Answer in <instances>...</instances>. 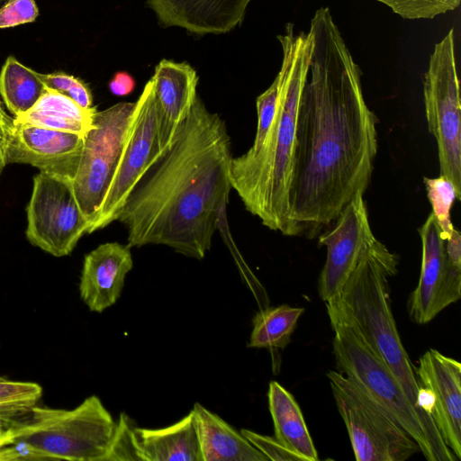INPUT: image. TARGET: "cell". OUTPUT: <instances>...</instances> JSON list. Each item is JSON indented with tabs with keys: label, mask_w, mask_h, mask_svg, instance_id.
Listing matches in <instances>:
<instances>
[{
	"label": "cell",
	"mask_w": 461,
	"mask_h": 461,
	"mask_svg": "<svg viewBox=\"0 0 461 461\" xmlns=\"http://www.w3.org/2000/svg\"><path fill=\"white\" fill-rule=\"evenodd\" d=\"M309 32L313 48L300 99L289 201L291 236L315 239L368 188L378 120L328 7L316 10Z\"/></svg>",
	"instance_id": "obj_1"
},
{
	"label": "cell",
	"mask_w": 461,
	"mask_h": 461,
	"mask_svg": "<svg viewBox=\"0 0 461 461\" xmlns=\"http://www.w3.org/2000/svg\"><path fill=\"white\" fill-rule=\"evenodd\" d=\"M231 158L225 122L197 95L117 217L127 229V245H165L203 259L227 209Z\"/></svg>",
	"instance_id": "obj_2"
},
{
	"label": "cell",
	"mask_w": 461,
	"mask_h": 461,
	"mask_svg": "<svg viewBox=\"0 0 461 461\" xmlns=\"http://www.w3.org/2000/svg\"><path fill=\"white\" fill-rule=\"evenodd\" d=\"M283 50L276 114L262 147L231 158L230 180L246 210L271 230L291 236L290 191L294 172L297 117L313 48L309 32L295 34L285 24L277 35Z\"/></svg>",
	"instance_id": "obj_3"
},
{
	"label": "cell",
	"mask_w": 461,
	"mask_h": 461,
	"mask_svg": "<svg viewBox=\"0 0 461 461\" xmlns=\"http://www.w3.org/2000/svg\"><path fill=\"white\" fill-rule=\"evenodd\" d=\"M337 371L364 390L417 442L428 461H458L435 424L412 406L402 384L361 332L339 295L325 303Z\"/></svg>",
	"instance_id": "obj_4"
},
{
	"label": "cell",
	"mask_w": 461,
	"mask_h": 461,
	"mask_svg": "<svg viewBox=\"0 0 461 461\" xmlns=\"http://www.w3.org/2000/svg\"><path fill=\"white\" fill-rule=\"evenodd\" d=\"M398 263V256L376 240L350 274L339 297L398 379L412 406L435 424L432 417L419 407L420 386L392 312L389 278L397 274Z\"/></svg>",
	"instance_id": "obj_5"
},
{
	"label": "cell",
	"mask_w": 461,
	"mask_h": 461,
	"mask_svg": "<svg viewBox=\"0 0 461 461\" xmlns=\"http://www.w3.org/2000/svg\"><path fill=\"white\" fill-rule=\"evenodd\" d=\"M115 428L101 400L91 395L72 410L35 405L0 442L24 441L48 460L105 461Z\"/></svg>",
	"instance_id": "obj_6"
},
{
	"label": "cell",
	"mask_w": 461,
	"mask_h": 461,
	"mask_svg": "<svg viewBox=\"0 0 461 461\" xmlns=\"http://www.w3.org/2000/svg\"><path fill=\"white\" fill-rule=\"evenodd\" d=\"M137 103L121 102L95 111L84 134L77 173L72 180L77 204L89 230L101 210L128 139Z\"/></svg>",
	"instance_id": "obj_7"
},
{
	"label": "cell",
	"mask_w": 461,
	"mask_h": 461,
	"mask_svg": "<svg viewBox=\"0 0 461 461\" xmlns=\"http://www.w3.org/2000/svg\"><path fill=\"white\" fill-rule=\"evenodd\" d=\"M357 461H405L417 442L364 390L337 370L326 374Z\"/></svg>",
	"instance_id": "obj_8"
},
{
	"label": "cell",
	"mask_w": 461,
	"mask_h": 461,
	"mask_svg": "<svg viewBox=\"0 0 461 461\" xmlns=\"http://www.w3.org/2000/svg\"><path fill=\"white\" fill-rule=\"evenodd\" d=\"M423 96L428 129L437 141L440 175L453 183L461 196V103L453 29L430 54Z\"/></svg>",
	"instance_id": "obj_9"
},
{
	"label": "cell",
	"mask_w": 461,
	"mask_h": 461,
	"mask_svg": "<svg viewBox=\"0 0 461 461\" xmlns=\"http://www.w3.org/2000/svg\"><path fill=\"white\" fill-rule=\"evenodd\" d=\"M26 238L33 246L54 257L69 255L89 222L76 200L72 181L40 171L33 177L26 207Z\"/></svg>",
	"instance_id": "obj_10"
},
{
	"label": "cell",
	"mask_w": 461,
	"mask_h": 461,
	"mask_svg": "<svg viewBox=\"0 0 461 461\" xmlns=\"http://www.w3.org/2000/svg\"><path fill=\"white\" fill-rule=\"evenodd\" d=\"M136 103V113L122 154L89 233L117 220L129 194L161 152L158 137V104L151 79L145 84Z\"/></svg>",
	"instance_id": "obj_11"
},
{
	"label": "cell",
	"mask_w": 461,
	"mask_h": 461,
	"mask_svg": "<svg viewBox=\"0 0 461 461\" xmlns=\"http://www.w3.org/2000/svg\"><path fill=\"white\" fill-rule=\"evenodd\" d=\"M363 194L357 193L334 222L318 237L327 258L318 279V293L326 303L337 297L352 271L377 240L371 229Z\"/></svg>",
	"instance_id": "obj_12"
},
{
	"label": "cell",
	"mask_w": 461,
	"mask_h": 461,
	"mask_svg": "<svg viewBox=\"0 0 461 461\" xmlns=\"http://www.w3.org/2000/svg\"><path fill=\"white\" fill-rule=\"evenodd\" d=\"M418 231L422 246L421 268L407 307L411 320L423 325L460 299L461 266L449 259L446 239L432 212Z\"/></svg>",
	"instance_id": "obj_13"
},
{
	"label": "cell",
	"mask_w": 461,
	"mask_h": 461,
	"mask_svg": "<svg viewBox=\"0 0 461 461\" xmlns=\"http://www.w3.org/2000/svg\"><path fill=\"white\" fill-rule=\"evenodd\" d=\"M83 140L80 133L11 122L6 135V163L28 164L72 181Z\"/></svg>",
	"instance_id": "obj_14"
},
{
	"label": "cell",
	"mask_w": 461,
	"mask_h": 461,
	"mask_svg": "<svg viewBox=\"0 0 461 461\" xmlns=\"http://www.w3.org/2000/svg\"><path fill=\"white\" fill-rule=\"evenodd\" d=\"M415 374L420 386L433 398L431 417L447 447L461 459V364L434 348L419 359Z\"/></svg>",
	"instance_id": "obj_15"
},
{
	"label": "cell",
	"mask_w": 461,
	"mask_h": 461,
	"mask_svg": "<svg viewBox=\"0 0 461 461\" xmlns=\"http://www.w3.org/2000/svg\"><path fill=\"white\" fill-rule=\"evenodd\" d=\"M251 0H148L164 27L190 33L222 34L240 25Z\"/></svg>",
	"instance_id": "obj_16"
},
{
	"label": "cell",
	"mask_w": 461,
	"mask_h": 461,
	"mask_svg": "<svg viewBox=\"0 0 461 461\" xmlns=\"http://www.w3.org/2000/svg\"><path fill=\"white\" fill-rule=\"evenodd\" d=\"M158 104V137L162 151L188 116L197 97L199 77L187 62L162 59L150 77Z\"/></svg>",
	"instance_id": "obj_17"
},
{
	"label": "cell",
	"mask_w": 461,
	"mask_h": 461,
	"mask_svg": "<svg viewBox=\"0 0 461 461\" xmlns=\"http://www.w3.org/2000/svg\"><path fill=\"white\" fill-rule=\"evenodd\" d=\"M133 267L131 247L107 242L85 256L80 297L90 311L102 312L121 295L126 275Z\"/></svg>",
	"instance_id": "obj_18"
},
{
	"label": "cell",
	"mask_w": 461,
	"mask_h": 461,
	"mask_svg": "<svg viewBox=\"0 0 461 461\" xmlns=\"http://www.w3.org/2000/svg\"><path fill=\"white\" fill-rule=\"evenodd\" d=\"M202 461H267L263 453L218 415L196 402L192 410Z\"/></svg>",
	"instance_id": "obj_19"
},
{
	"label": "cell",
	"mask_w": 461,
	"mask_h": 461,
	"mask_svg": "<svg viewBox=\"0 0 461 461\" xmlns=\"http://www.w3.org/2000/svg\"><path fill=\"white\" fill-rule=\"evenodd\" d=\"M136 435L142 461H202L192 411L179 421L166 428L136 427Z\"/></svg>",
	"instance_id": "obj_20"
},
{
	"label": "cell",
	"mask_w": 461,
	"mask_h": 461,
	"mask_svg": "<svg viewBox=\"0 0 461 461\" xmlns=\"http://www.w3.org/2000/svg\"><path fill=\"white\" fill-rule=\"evenodd\" d=\"M267 398L275 438L303 461H318V452L294 397L278 382L272 381Z\"/></svg>",
	"instance_id": "obj_21"
},
{
	"label": "cell",
	"mask_w": 461,
	"mask_h": 461,
	"mask_svg": "<svg viewBox=\"0 0 461 461\" xmlns=\"http://www.w3.org/2000/svg\"><path fill=\"white\" fill-rule=\"evenodd\" d=\"M95 111L83 109L68 96L47 88L32 109L12 122L84 135Z\"/></svg>",
	"instance_id": "obj_22"
},
{
	"label": "cell",
	"mask_w": 461,
	"mask_h": 461,
	"mask_svg": "<svg viewBox=\"0 0 461 461\" xmlns=\"http://www.w3.org/2000/svg\"><path fill=\"white\" fill-rule=\"evenodd\" d=\"M46 89L36 71L14 57L5 59L0 72V95L14 117L32 109Z\"/></svg>",
	"instance_id": "obj_23"
},
{
	"label": "cell",
	"mask_w": 461,
	"mask_h": 461,
	"mask_svg": "<svg viewBox=\"0 0 461 461\" xmlns=\"http://www.w3.org/2000/svg\"><path fill=\"white\" fill-rule=\"evenodd\" d=\"M303 308L283 304L265 308L253 318L249 348H284L289 342Z\"/></svg>",
	"instance_id": "obj_24"
},
{
	"label": "cell",
	"mask_w": 461,
	"mask_h": 461,
	"mask_svg": "<svg viewBox=\"0 0 461 461\" xmlns=\"http://www.w3.org/2000/svg\"><path fill=\"white\" fill-rule=\"evenodd\" d=\"M42 387L32 382L0 376V419L14 422L25 416L41 400Z\"/></svg>",
	"instance_id": "obj_25"
},
{
	"label": "cell",
	"mask_w": 461,
	"mask_h": 461,
	"mask_svg": "<svg viewBox=\"0 0 461 461\" xmlns=\"http://www.w3.org/2000/svg\"><path fill=\"white\" fill-rule=\"evenodd\" d=\"M423 181L432 207L431 212L447 240L455 229L451 222V208L455 201L460 200L461 196L453 183L444 176L439 175L435 178L424 177Z\"/></svg>",
	"instance_id": "obj_26"
},
{
	"label": "cell",
	"mask_w": 461,
	"mask_h": 461,
	"mask_svg": "<svg viewBox=\"0 0 461 461\" xmlns=\"http://www.w3.org/2000/svg\"><path fill=\"white\" fill-rule=\"evenodd\" d=\"M403 19H433L456 9L461 0H376Z\"/></svg>",
	"instance_id": "obj_27"
},
{
	"label": "cell",
	"mask_w": 461,
	"mask_h": 461,
	"mask_svg": "<svg viewBox=\"0 0 461 461\" xmlns=\"http://www.w3.org/2000/svg\"><path fill=\"white\" fill-rule=\"evenodd\" d=\"M134 421L124 412L121 413L105 461H142Z\"/></svg>",
	"instance_id": "obj_28"
},
{
	"label": "cell",
	"mask_w": 461,
	"mask_h": 461,
	"mask_svg": "<svg viewBox=\"0 0 461 461\" xmlns=\"http://www.w3.org/2000/svg\"><path fill=\"white\" fill-rule=\"evenodd\" d=\"M277 101L278 78L276 77L271 86L257 98L258 125L249 152H257L264 144L276 114Z\"/></svg>",
	"instance_id": "obj_29"
},
{
	"label": "cell",
	"mask_w": 461,
	"mask_h": 461,
	"mask_svg": "<svg viewBox=\"0 0 461 461\" xmlns=\"http://www.w3.org/2000/svg\"><path fill=\"white\" fill-rule=\"evenodd\" d=\"M39 15L34 0H7L0 7V29L32 23Z\"/></svg>",
	"instance_id": "obj_30"
},
{
	"label": "cell",
	"mask_w": 461,
	"mask_h": 461,
	"mask_svg": "<svg viewBox=\"0 0 461 461\" xmlns=\"http://www.w3.org/2000/svg\"><path fill=\"white\" fill-rule=\"evenodd\" d=\"M241 434L269 460L303 461V459L283 446L276 438L261 435L243 429Z\"/></svg>",
	"instance_id": "obj_31"
},
{
	"label": "cell",
	"mask_w": 461,
	"mask_h": 461,
	"mask_svg": "<svg viewBox=\"0 0 461 461\" xmlns=\"http://www.w3.org/2000/svg\"><path fill=\"white\" fill-rule=\"evenodd\" d=\"M37 75L46 88L57 91L65 95L69 88L79 79L64 72H54L50 74L37 72Z\"/></svg>",
	"instance_id": "obj_32"
},
{
	"label": "cell",
	"mask_w": 461,
	"mask_h": 461,
	"mask_svg": "<svg viewBox=\"0 0 461 461\" xmlns=\"http://www.w3.org/2000/svg\"><path fill=\"white\" fill-rule=\"evenodd\" d=\"M108 86L111 93L114 95L125 96L133 91L135 80L129 73L120 71L114 74Z\"/></svg>",
	"instance_id": "obj_33"
},
{
	"label": "cell",
	"mask_w": 461,
	"mask_h": 461,
	"mask_svg": "<svg viewBox=\"0 0 461 461\" xmlns=\"http://www.w3.org/2000/svg\"><path fill=\"white\" fill-rule=\"evenodd\" d=\"M67 96L86 110L94 108L93 97L89 87L78 79L68 91Z\"/></svg>",
	"instance_id": "obj_34"
},
{
	"label": "cell",
	"mask_w": 461,
	"mask_h": 461,
	"mask_svg": "<svg viewBox=\"0 0 461 461\" xmlns=\"http://www.w3.org/2000/svg\"><path fill=\"white\" fill-rule=\"evenodd\" d=\"M446 251L453 263L461 266V235L456 229L446 240Z\"/></svg>",
	"instance_id": "obj_35"
},
{
	"label": "cell",
	"mask_w": 461,
	"mask_h": 461,
	"mask_svg": "<svg viewBox=\"0 0 461 461\" xmlns=\"http://www.w3.org/2000/svg\"><path fill=\"white\" fill-rule=\"evenodd\" d=\"M8 126L9 125H5L0 122V175L5 167L7 165L5 159V147Z\"/></svg>",
	"instance_id": "obj_36"
},
{
	"label": "cell",
	"mask_w": 461,
	"mask_h": 461,
	"mask_svg": "<svg viewBox=\"0 0 461 461\" xmlns=\"http://www.w3.org/2000/svg\"><path fill=\"white\" fill-rule=\"evenodd\" d=\"M11 122L12 118L6 114L0 101V122L5 125H9Z\"/></svg>",
	"instance_id": "obj_37"
},
{
	"label": "cell",
	"mask_w": 461,
	"mask_h": 461,
	"mask_svg": "<svg viewBox=\"0 0 461 461\" xmlns=\"http://www.w3.org/2000/svg\"><path fill=\"white\" fill-rule=\"evenodd\" d=\"M13 422L0 419V438L5 434Z\"/></svg>",
	"instance_id": "obj_38"
}]
</instances>
